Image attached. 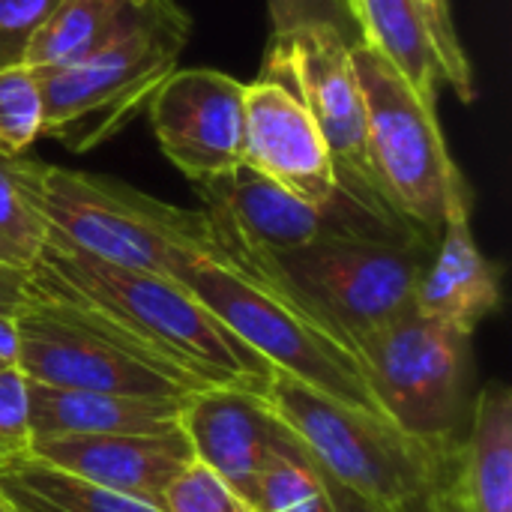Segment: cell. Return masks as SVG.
I'll list each match as a JSON object with an SVG mask.
<instances>
[{
  "mask_svg": "<svg viewBox=\"0 0 512 512\" xmlns=\"http://www.w3.org/2000/svg\"><path fill=\"white\" fill-rule=\"evenodd\" d=\"M243 165L315 207L339 198L333 159L303 99L264 75L246 84Z\"/></svg>",
  "mask_w": 512,
  "mask_h": 512,
  "instance_id": "obj_12",
  "label": "cell"
},
{
  "mask_svg": "<svg viewBox=\"0 0 512 512\" xmlns=\"http://www.w3.org/2000/svg\"><path fill=\"white\" fill-rule=\"evenodd\" d=\"M279 423L345 495L381 512H432L459 450H432L387 417L342 405L273 369L261 393Z\"/></svg>",
  "mask_w": 512,
  "mask_h": 512,
  "instance_id": "obj_5",
  "label": "cell"
},
{
  "mask_svg": "<svg viewBox=\"0 0 512 512\" xmlns=\"http://www.w3.org/2000/svg\"><path fill=\"white\" fill-rule=\"evenodd\" d=\"M18 357V333H15V318L0 315V363L15 366Z\"/></svg>",
  "mask_w": 512,
  "mask_h": 512,
  "instance_id": "obj_31",
  "label": "cell"
},
{
  "mask_svg": "<svg viewBox=\"0 0 512 512\" xmlns=\"http://www.w3.org/2000/svg\"><path fill=\"white\" fill-rule=\"evenodd\" d=\"M261 75L291 87L303 99L333 159L339 192L381 219L405 222L387 204L369 159L366 108L351 63V45L333 30L270 36Z\"/></svg>",
  "mask_w": 512,
  "mask_h": 512,
  "instance_id": "obj_10",
  "label": "cell"
},
{
  "mask_svg": "<svg viewBox=\"0 0 512 512\" xmlns=\"http://www.w3.org/2000/svg\"><path fill=\"white\" fill-rule=\"evenodd\" d=\"M423 15H426V24H429V33L435 39V48H438V57H441V72H444V81L456 90L459 99L471 102L474 99V69H471V60L456 36V27H453V15H450V0H417Z\"/></svg>",
  "mask_w": 512,
  "mask_h": 512,
  "instance_id": "obj_27",
  "label": "cell"
},
{
  "mask_svg": "<svg viewBox=\"0 0 512 512\" xmlns=\"http://www.w3.org/2000/svg\"><path fill=\"white\" fill-rule=\"evenodd\" d=\"M6 165L42 216L51 243L168 279H177L189 261L219 252V237L204 210H183L114 177L30 156H12Z\"/></svg>",
  "mask_w": 512,
  "mask_h": 512,
  "instance_id": "obj_3",
  "label": "cell"
},
{
  "mask_svg": "<svg viewBox=\"0 0 512 512\" xmlns=\"http://www.w3.org/2000/svg\"><path fill=\"white\" fill-rule=\"evenodd\" d=\"M186 399L90 393L30 384V435L33 441L93 435H162L180 426Z\"/></svg>",
  "mask_w": 512,
  "mask_h": 512,
  "instance_id": "obj_17",
  "label": "cell"
},
{
  "mask_svg": "<svg viewBox=\"0 0 512 512\" xmlns=\"http://www.w3.org/2000/svg\"><path fill=\"white\" fill-rule=\"evenodd\" d=\"M432 512H468L465 501H462V492H459V483H456V474H453V477L447 480V486L435 495Z\"/></svg>",
  "mask_w": 512,
  "mask_h": 512,
  "instance_id": "obj_32",
  "label": "cell"
},
{
  "mask_svg": "<svg viewBox=\"0 0 512 512\" xmlns=\"http://www.w3.org/2000/svg\"><path fill=\"white\" fill-rule=\"evenodd\" d=\"M177 282L276 372L342 405L381 414L357 348L297 297L267 258L219 243V252L189 261Z\"/></svg>",
  "mask_w": 512,
  "mask_h": 512,
  "instance_id": "obj_2",
  "label": "cell"
},
{
  "mask_svg": "<svg viewBox=\"0 0 512 512\" xmlns=\"http://www.w3.org/2000/svg\"><path fill=\"white\" fill-rule=\"evenodd\" d=\"M180 429L195 462L219 474L249 504L255 501L264 465L285 435L261 393L237 387H207L186 399Z\"/></svg>",
  "mask_w": 512,
  "mask_h": 512,
  "instance_id": "obj_14",
  "label": "cell"
},
{
  "mask_svg": "<svg viewBox=\"0 0 512 512\" xmlns=\"http://www.w3.org/2000/svg\"><path fill=\"white\" fill-rule=\"evenodd\" d=\"M42 138L39 78L27 66L0 69V156H24Z\"/></svg>",
  "mask_w": 512,
  "mask_h": 512,
  "instance_id": "obj_24",
  "label": "cell"
},
{
  "mask_svg": "<svg viewBox=\"0 0 512 512\" xmlns=\"http://www.w3.org/2000/svg\"><path fill=\"white\" fill-rule=\"evenodd\" d=\"M267 9L273 21V36H288L300 30H333L351 48L363 45L345 0H267Z\"/></svg>",
  "mask_w": 512,
  "mask_h": 512,
  "instance_id": "obj_26",
  "label": "cell"
},
{
  "mask_svg": "<svg viewBox=\"0 0 512 512\" xmlns=\"http://www.w3.org/2000/svg\"><path fill=\"white\" fill-rule=\"evenodd\" d=\"M360 42L378 51L420 96V102L438 111L441 57L429 33L426 15L417 0H345Z\"/></svg>",
  "mask_w": 512,
  "mask_h": 512,
  "instance_id": "obj_19",
  "label": "cell"
},
{
  "mask_svg": "<svg viewBox=\"0 0 512 512\" xmlns=\"http://www.w3.org/2000/svg\"><path fill=\"white\" fill-rule=\"evenodd\" d=\"M456 483L468 512H512V390L489 381L459 444Z\"/></svg>",
  "mask_w": 512,
  "mask_h": 512,
  "instance_id": "obj_18",
  "label": "cell"
},
{
  "mask_svg": "<svg viewBox=\"0 0 512 512\" xmlns=\"http://www.w3.org/2000/svg\"><path fill=\"white\" fill-rule=\"evenodd\" d=\"M30 291L90 312L201 387L264 393L273 375V366L177 279L114 267L48 240L30 267Z\"/></svg>",
  "mask_w": 512,
  "mask_h": 512,
  "instance_id": "obj_1",
  "label": "cell"
},
{
  "mask_svg": "<svg viewBox=\"0 0 512 512\" xmlns=\"http://www.w3.org/2000/svg\"><path fill=\"white\" fill-rule=\"evenodd\" d=\"M0 366H6V363H0Z\"/></svg>",
  "mask_w": 512,
  "mask_h": 512,
  "instance_id": "obj_35",
  "label": "cell"
},
{
  "mask_svg": "<svg viewBox=\"0 0 512 512\" xmlns=\"http://www.w3.org/2000/svg\"><path fill=\"white\" fill-rule=\"evenodd\" d=\"M252 507L255 512H342V501L333 483L285 429L264 465Z\"/></svg>",
  "mask_w": 512,
  "mask_h": 512,
  "instance_id": "obj_22",
  "label": "cell"
},
{
  "mask_svg": "<svg viewBox=\"0 0 512 512\" xmlns=\"http://www.w3.org/2000/svg\"><path fill=\"white\" fill-rule=\"evenodd\" d=\"M474 195L462 183L450 201L435 252L417 282L414 312L471 333L501 306V267L489 261L471 231Z\"/></svg>",
  "mask_w": 512,
  "mask_h": 512,
  "instance_id": "obj_15",
  "label": "cell"
},
{
  "mask_svg": "<svg viewBox=\"0 0 512 512\" xmlns=\"http://www.w3.org/2000/svg\"><path fill=\"white\" fill-rule=\"evenodd\" d=\"M333 489H336V486H333ZM336 492H339V489H336ZM339 501H342V512H381L366 507V504H360L357 498H351V495H345V492H339Z\"/></svg>",
  "mask_w": 512,
  "mask_h": 512,
  "instance_id": "obj_33",
  "label": "cell"
},
{
  "mask_svg": "<svg viewBox=\"0 0 512 512\" xmlns=\"http://www.w3.org/2000/svg\"><path fill=\"white\" fill-rule=\"evenodd\" d=\"M369 132V159L387 204L438 243L450 195L468 183L447 153L438 111L426 108L411 84L369 45L351 48Z\"/></svg>",
  "mask_w": 512,
  "mask_h": 512,
  "instance_id": "obj_8",
  "label": "cell"
},
{
  "mask_svg": "<svg viewBox=\"0 0 512 512\" xmlns=\"http://www.w3.org/2000/svg\"><path fill=\"white\" fill-rule=\"evenodd\" d=\"M165 512H255V507L237 495L219 474L201 462H189L162 495Z\"/></svg>",
  "mask_w": 512,
  "mask_h": 512,
  "instance_id": "obj_25",
  "label": "cell"
},
{
  "mask_svg": "<svg viewBox=\"0 0 512 512\" xmlns=\"http://www.w3.org/2000/svg\"><path fill=\"white\" fill-rule=\"evenodd\" d=\"M192 36V15L174 0H147L141 18L102 51L51 72H36L42 135L69 153H90L123 132L156 87L177 69Z\"/></svg>",
  "mask_w": 512,
  "mask_h": 512,
  "instance_id": "obj_6",
  "label": "cell"
},
{
  "mask_svg": "<svg viewBox=\"0 0 512 512\" xmlns=\"http://www.w3.org/2000/svg\"><path fill=\"white\" fill-rule=\"evenodd\" d=\"M432 252L435 243L408 222L381 219L339 192L321 237L267 261L357 348L366 333L414 309Z\"/></svg>",
  "mask_w": 512,
  "mask_h": 512,
  "instance_id": "obj_4",
  "label": "cell"
},
{
  "mask_svg": "<svg viewBox=\"0 0 512 512\" xmlns=\"http://www.w3.org/2000/svg\"><path fill=\"white\" fill-rule=\"evenodd\" d=\"M15 333V366L30 384L159 399H186L207 390L105 321L51 294L30 291L15 315Z\"/></svg>",
  "mask_w": 512,
  "mask_h": 512,
  "instance_id": "obj_9",
  "label": "cell"
},
{
  "mask_svg": "<svg viewBox=\"0 0 512 512\" xmlns=\"http://www.w3.org/2000/svg\"><path fill=\"white\" fill-rule=\"evenodd\" d=\"M192 186L204 201L219 243L261 258H276L312 243L327 231L333 216V204L315 207L249 165Z\"/></svg>",
  "mask_w": 512,
  "mask_h": 512,
  "instance_id": "obj_13",
  "label": "cell"
},
{
  "mask_svg": "<svg viewBox=\"0 0 512 512\" xmlns=\"http://www.w3.org/2000/svg\"><path fill=\"white\" fill-rule=\"evenodd\" d=\"M30 381L18 366H0V459L30 450Z\"/></svg>",
  "mask_w": 512,
  "mask_h": 512,
  "instance_id": "obj_29",
  "label": "cell"
},
{
  "mask_svg": "<svg viewBox=\"0 0 512 512\" xmlns=\"http://www.w3.org/2000/svg\"><path fill=\"white\" fill-rule=\"evenodd\" d=\"M30 297V273L0 264V315H18Z\"/></svg>",
  "mask_w": 512,
  "mask_h": 512,
  "instance_id": "obj_30",
  "label": "cell"
},
{
  "mask_svg": "<svg viewBox=\"0 0 512 512\" xmlns=\"http://www.w3.org/2000/svg\"><path fill=\"white\" fill-rule=\"evenodd\" d=\"M60 0H0V69L24 66L27 48Z\"/></svg>",
  "mask_w": 512,
  "mask_h": 512,
  "instance_id": "obj_28",
  "label": "cell"
},
{
  "mask_svg": "<svg viewBox=\"0 0 512 512\" xmlns=\"http://www.w3.org/2000/svg\"><path fill=\"white\" fill-rule=\"evenodd\" d=\"M0 512H12V510H9V504H6L3 498H0Z\"/></svg>",
  "mask_w": 512,
  "mask_h": 512,
  "instance_id": "obj_34",
  "label": "cell"
},
{
  "mask_svg": "<svg viewBox=\"0 0 512 512\" xmlns=\"http://www.w3.org/2000/svg\"><path fill=\"white\" fill-rule=\"evenodd\" d=\"M48 243V228L27 195L18 189L0 156V264L30 273Z\"/></svg>",
  "mask_w": 512,
  "mask_h": 512,
  "instance_id": "obj_23",
  "label": "cell"
},
{
  "mask_svg": "<svg viewBox=\"0 0 512 512\" xmlns=\"http://www.w3.org/2000/svg\"><path fill=\"white\" fill-rule=\"evenodd\" d=\"M30 456L81 480L162 507L168 483L195 459L183 429L162 435H93L33 441Z\"/></svg>",
  "mask_w": 512,
  "mask_h": 512,
  "instance_id": "obj_16",
  "label": "cell"
},
{
  "mask_svg": "<svg viewBox=\"0 0 512 512\" xmlns=\"http://www.w3.org/2000/svg\"><path fill=\"white\" fill-rule=\"evenodd\" d=\"M144 6L147 0H60L30 42L24 66L30 72L72 66L123 36L141 18Z\"/></svg>",
  "mask_w": 512,
  "mask_h": 512,
  "instance_id": "obj_20",
  "label": "cell"
},
{
  "mask_svg": "<svg viewBox=\"0 0 512 512\" xmlns=\"http://www.w3.org/2000/svg\"><path fill=\"white\" fill-rule=\"evenodd\" d=\"M0 498L12 512H165L156 504L81 480L30 453L0 459Z\"/></svg>",
  "mask_w": 512,
  "mask_h": 512,
  "instance_id": "obj_21",
  "label": "cell"
},
{
  "mask_svg": "<svg viewBox=\"0 0 512 512\" xmlns=\"http://www.w3.org/2000/svg\"><path fill=\"white\" fill-rule=\"evenodd\" d=\"M162 153L189 183L243 165L246 84L219 69H174L147 102Z\"/></svg>",
  "mask_w": 512,
  "mask_h": 512,
  "instance_id": "obj_11",
  "label": "cell"
},
{
  "mask_svg": "<svg viewBox=\"0 0 512 512\" xmlns=\"http://www.w3.org/2000/svg\"><path fill=\"white\" fill-rule=\"evenodd\" d=\"M378 411L408 438L453 453L471 387V333L408 312L357 342Z\"/></svg>",
  "mask_w": 512,
  "mask_h": 512,
  "instance_id": "obj_7",
  "label": "cell"
}]
</instances>
